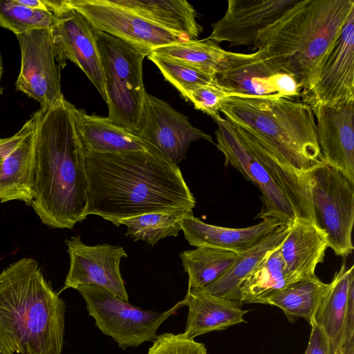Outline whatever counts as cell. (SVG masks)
I'll return each instance as SVG.
<instances>
[{
    "label": "cell",
    "instance_id": "1",
    "mask_svg": "<svg viewBox=\"0 0 354 354\" xmlns=\"http://www.w3.org/2000/svg\"><path fill=\"white\" fill-rule=\"evenodd\" d=\"M88 178L86 214L117 225L139 215L193 209L196 200L181 171L155 151H85Z\"/></svg>",
    "mask_w": 354,
    "mask_h": 354
},
{
    "label": "cell",
    "instance_id": "2",
    "mask_svg": "<svg viewBox=\"0 0 354 354\" xmlns=\"http://www.w3.org/2000/svg\"><path fill=\"white\" fill-rule=\"evenodd\" d=\"M73 106L62 95L31 116L35 124L31 206L51 228L72 229L87 217L85 149L75 127Z\"/></svg>",
    "mask_w": 354,
    "mask_h": 354
},
{
    "label": "cell",
    "instance_id": "3",
    "mask_svg": "<svg viewBox=\"0 0 354 354\" xmlns=\"http://www.w3.org/2000/svg\"><path fill=\"white\" fill-rule=\"evenodd\" d=\"M65 313L36 260L12 263L0 272V354H62Z\"/></svg>",
    "mask_w": 354,
    "mask_h": 354
},
{
    "label": "cell",
    "instance_id": "4",
    "mask_svg": "<svg viewBox=\"0 0 354 354\" xmlns=\"http://www.w3.org/2000/svg\"><path fill=\"white\" fill-rule=\"evenodd\" d=\"M353 10V0H303L259 35L255 49L264 50L277 68L292 75L306 95Z\"/></svg>",
    "mask_w": 354,
    "mask_h": 354
},
{
    "label": "cell",
    "instance_id": "5",
    "mask_svg": "<svg viewBox=\"0 0 354 354\" xmlns=\"http://www.w3.org/2000/svg\"><path fill=\"white\" fill-rule=\"evenodd\" d=\"M220 112L298 172L324 162L315 116L304 102L277 95H230Z\"/></svg>",
    "mask_w": 354,
    "mask_h": 354
},
{
    "label": "cell",
    "instance_id": "6",
    "mask_svg": "<svg viewBox=\"0 0 354 354\" xmlns=\"http://www.w3.org/2000/svg\"><path fill=\"white\" fill-rule=\"evenodd\" d=\"M95 35L104 75L107 118L133 133L147 95L142 80L146 56L111 35L95 29Z\"/></svg>",
    "mask_w": 354,
    "mask_h": 354
},
{
    "label": "cell",
    "instance_id": "7",
    "mask_svg": "<svg viewBox=\"0 0 354 354\" xmlns=\"http://www.w3.org/2000/svg\"><path fill=\"white\" fill-rule=\"evenodd\" d=\"M314 223L326 235L328 248L343 257L352 253L354 185L326 162L305 172Z\"/></svg>",
    "mask_w": 354,
    "mask_h": 354
},
{
    "label": "cell",
    "instance_id": "8",
    "mask_svg": "<svg viewBox=\"0 0 354 354\" xmlns=\"http://www.w3.org/2000/svg\"><path fill=\"white\" fill-rule=\"evenodd\" d=\"M77 290L95 326L123 350L145 342H153L160 326L183 306L182 300L167 311L158 313L134 306L95 285H82Z\"/></svg>",
    "mask_w": 354,
    "mask_h": 354
},
{
    "label": "cell",
    "instance_id": "9",
    "mask_svg": "<svg viewBox=\"0 0 354 354\" xmlns=\"http://www.w3.org/2000/svg\"><path fill=\"white\" fill-rule=\"evenodd\" d=\"M55 17L50 28L55 59L64 68L69 60L79 67L106 101L104 80L95 28L67 0H43Z\"/></svg>",
    "mask_w": 354,
    "mask_h": 354
},
{
    "label": "cell",
    "instance_id": "10",
    "mask_svg": "<svg viewBox=\"0 0 354 354\" xmlns=\"http://www.w3.org/2000/svg\"><path fill=\"white\" fill-rule=\"evenodd\" d=\"M216 123V147L231 166L252 182L261 192L262 208L257 217L273 218L290 224L297 215L295 209L267 168L246 148L234 127L220 114L211 117Z\"/></svg>",
    "mask_w": 354,
    "mask_h": 354
},
{
    "label": "cell",
    "instance_id": "11",
    "mask_svg": "<svg viewBox=\"0 0 354 354\" xmlns=\"http://www.w3.org/2000/svg\"><path fill=\"white\" fill-rule=\"evenodd\" d=\"M97 30L115 37L145 56L155 49L189 40L169 31L109 0H67Z\"/></svg>",
    "mask_w": 354,
    "mask_h": 354
},
{
    "label": "cell",
    "instance_id": "12",
    "mask_svg": "<svg viewBox=\"0 0 354 354\" xmlns=\"http://www.w3.org/2000/svg\"><path fill=\"white\" fill-rule=\"evenodd\" d=\"M133 133L176 165L186 158L191 142L204 139L213 143L212 136L194 127L186 115L148 93Z\"/></svg>",
    "mask_w": 354,
    "mask_h": 354
},
{
    "label": "cell",
    "instance_id": "13",
    "mask_svg": "<svg viewBox=\"0 0 354 354\" xmlns=\"http://www.w3.org/2000/svg\"><path fill=\"white\" fill-rule=\"evenodd\" d=\"M16 37L21 51L17 90L37 101L40 107L53 106L63 95L50 30H34Z\"/></svg>",
    "mask_w": 354,
    "mask_h": 354
},
{
    "label": "cell",
    "instance_id": "14",
    "mask_svg": "<svg viewBox=\"0 0 354 354\" xmlns=\"http://www.w3.org/2000/svg\"><path fill=\"white\" fill-rule=\"evenodd\" d=\"M70 266L61 292L82 285L103 288L128 302L129 297L120 272V261L127 254L121 245L84 244L80 236L66 239Z\"/></svg>",
    "mask_w": 354,
    "mask_h": 354
},
{
    "label": "cell",
    "instance_id": "15",
    "mask_svg": "<svg viewBox=\"0 0 354 354\" xmlns=\"http://www.w3.org/2000/svg\"><path fill=\"white\" fill-rule=\"evenodd\" d=\"M303 0H229L223 17L212 24L208 39L254 49L259 35Z\"/></svg>",
    "mask_w": 354,
    "mask_h": 354
},
{
    "label": "cell",
    "instance_id": "16",
    "mask_svg": "<svg viewBox=\"0 0 354 354\" xmlns=\"http://www.w3.org/2000/svg\"><path fill=\"white\" fill-rule=\"evenodd\" d=\"M354 100V10L325 55L304 102L333 106Z\"/></svg>",
    "mask_w": 354,
    "mask_h": 354
},
{
    "label": "cell",
    "instance_id": "17",
    "mask_svg": "<svg viewBox=\"0 0 354 354\" xmlns=\"http://www.w3.org/2000/svg\"><path fill=\"white\" fill-rule=\"evenodd\" d=\"M354 266L344 261L330 282V288L314 322L328 342L330 354H354Z\"/></svg>",
    "mask_w": 354,
    "mask_h": 354
},
{
    "label": "cell",
    "instance_id": "18",
    "mask_svg": "<svg viewBox=\"0 0 354 354\" xmlns=\"http://www.w3.org/2000/svg\"><path fill=\"white\" fill-rule=\"evenodd\" d=\"M309 105L324 162L339 171L354 185V100L333 106Z\"/></svg>",
    "mask_w": 354,
    "mask_h": 354
},
{
    "label": "cell",
    "instance_id": "19",
    "mask_svg": "<svg viewBox=\"0 0 354 354\" xmlns=\"http://www.w3.org/2000/svg\"><path fill=\"white\" fill-rule=\"evenodd\" d=\"M279 72L283 71L261 48L252 53L227 51L214 75V82L229 96H278L274 81Z\"/></svg>",
    "mask_w": 354,
    "mask_h": 354
},
{
    "label": "cell",
    "instance_id": "20",
    "mask_svg": "<svg viewBox=\"0 0 354 354\" xmlns=\"http://www.w3.org/2000/svg\"><path fill=\"white\" fill-rule=\"evenodd\" d=\"M35 124L30 117L3 146L0 165V201L31 205L35 182Z\"/></svg>",
    "mask_w": 354,
    "mask_h": 354
},
{
    "label": "cell",
    "instance_id": "21",
    "mask_svg": "<svg viewBox=\"0 0 354 354\" xmlns=\"http://www.w3.org/2000/svg\"><path fill=\"white\" fill-rule=\"evenodd\" d=\"M283 224L286 223L277 219L266 218L244 228L219 227L202 221L193 215L192 211L182 218L180 227L192 246L216 248L239 254L255 245Z\"/></svg>",
    "mask_w": 354,
    "mask_h": 354
},
{
    "label": "cell",
    "instance_id": "22",
    "mask_svg": "<svg viewBox=\"0 0 354 354\" xmlns=\"http://www.w3.org/2000/svg\"><path fill=\"white\" fill-rule=\"evenodd\" d=\"M183 302L188 308L183 334L189 339L246 322L243 316L248 310L242 304L214 296L204 288L188 287Z\"/></svg>",
    "mask_w": 354,
    "mask_h": 354
},
{
    "label": "cell",
    "instance_id": "23",
    "mask_svg": "<svg viewBox=\"0 0 354 354\" xmlns=\"http://www.w3.org/2000/svg\"><path fill=\"white\" fill-rule=\"evenodd\" d=\"M328 248L326 235L308 219H295L280 246L284 263L295 280L315 275Z\"/></svg>",
    "mask_w": 354,
    "mask_h": 354
},
{
    "label": "cell",
    "instance_id": "24",
    "mask_svg": "<svg viewBox=\"0 0 354 354\" xmlns=\"http://www.w3.org/2000/svg\"><path fill=\"white\" fill-rule=\"evenodd\" d=\"M73 113L77 133L86 151L102 153L157 151L134 133L112 123L107 117L88 115L75 106Z\"/></svg>",
    "mask_w": 354,
    "mask_h": 354
},
{
    "label": "cell",
    "instance_id": "25",
    "mask_svg": "<svg viewBox=\"0 0 354 354\" xmlns=\"http://www.w3.org/2000/svg\"><path fill=\"white\" fill-rule=\"evenodd\" d=\"M232 125L246 148L274 177L291 203L297 217L310 220L314 223L310 194L305 172H298L282 162L248 133L238 127Z\"/></svg>",
    "mask_w": 354,
    "mask_h": 354
},
{
    "label": "cell",
    "instance_id": "26",
    "mask_svg": "<svg viewBox=\"0 0 354 354\" xmlns=\"http://www.w3.org/2000/svg\"><path fill=\"white\" fill-rule=\"evenodd\" d=\"M140 17L188 39H196L203 31L196 12L185 0H109Z\"/></svg>",
    "mask_w": 354,
    "mask_h": 354
},
{
    "label": "cell",
    "instance_id": "27",
    "mask_svg": "<svg viewBox=\"0 0 354 354\" xmlns=\"http://www.w3.org/2000/svg\"><path fill=\"white\" fill-rule=\"evenodd\" d=\"M290 224L281 225L255 245L236 254L227 271L204 288L214 296L242 304L239 292L241 283L267 256L281 245L288 233Z\"/></svg>",
    "mask_w": 354,
    "mask_h": 354
},
{
    "label": "cell",
    "instance_id": "28",
    "mask_svg": "<svg viewBox=\"0 0 354 354\" xmlns=\"http://www.w3.org/2000/svg\"><path fill=\"white\" fill-rule=\"evenodd\" d=\"M330 288V283L314 275L290 283L270 297L266 304L281 308L290 323L303 318L310 325Z\"/></svg>",
    "mask_w": 354,
    "mask_h": 354
},
{
    "label": "cell",
    "instance_id": "29",
    "mask_svg": "<svg viewBox=\"0 0 354 354\" xmlns=\"http://www.w3.org/2000/svg\"><path fill=\"white\" fill-rule=\"evenodd\" d=\"M280 246L241 283L239 292L242 304H266L270 297L296 281L284 263Z\"/></svg>",
    "mask_w": 354,
    "mask_h": 354
},
{
    "label": "cell",
    "instance_id": "30",
    "mask_svg": "<svg viewBox=\"0 0 354 354\" xmlns=\"http://www.w3.org/2000/svg\"><path fill=\"white\" fill-rule=\"evenodd\" d=\"M236 253L216 248L201 246L180 254L188 274V287L204 288L223 275L234 262Z\"/></svg>",
    "mask_w": 354,
    "mask_h": 354
},
{
    "label": "cell",
    "instance_id": "31",
    "mask_svg": "<svg viewBox=\"0 0 354 354\" xmlns=\"http://www.w3.org/2000/svg\"><path fill=\"white\" fill-rule=\"evenodd\" d=\"M152 53L181 62L214 76L227 51L216 41L206 38L180 41L158 48Z\"/></svg>",
    "mask_w": 354,
    "mask_h": 354
},
{
    "label": "cell",
    "instance_id": "32",
    "mask_svg": "<svg viewBox=\"0 0 354 354\" xmlns=\"http://www.w3.org/2000/svg\"><path fill=\"white\" fill-rule=\"evenodd\" d=\"M190 212L192 209L145 214L121 220L116 226L126 225L127 236L136 241L141 240L153 246L162 239L177 236L181 230L182 218Z\"/></svg>",
    "mask_w": 354,
    "mask_h": 354
},
{
    "label": "cell",
    "instance_id": "33",
    "mask_svg": "<svg viewBox=\"0 0 354 354\" xmlns=\"http://www.w3.org/2000/svg\"><path fill=\"white\" fill-rule=\"evenodd\" d=\"M55 20L48 10L32 9L17 0H0V26L17 35L50 29Z\"/></svg>",
    "mask_w": 354,
    "mask_h": 354
},
{
    "label": "cell",
    "instance_id": "34",
    "mask_svg": "<svg viewBox=\"0 0 354 354\" xmlns=\"http://www.w3.org/2000/svg\"><path fill=\"white\" fill-rule=\"evenodd\" d=\"M147 57L185 100L188 93L194 88L214 81L213 75L181 62L153 53Z\"/></svg>",
    "mask_w": 354,
    "mask_h": 354
},
{
    "label": "cell",
    "instance_id": "35",
    "mask_svg": "<svg viewBox=\"0 0 354 354\" xmlns=\"http://www.w3.org/2000/svg\"><path fill=\"white\" fill-rule=\"evenodd\" d=\"M147 354H208L205 346L183 333L158 335Z\"/></svg>",
    "mask_w": 354,
    "mask_h": 354
},
{
    "label": "cell",
    "instance_id": "36",
    "mask_svg": "<svg viewBox=\"0 0 354 354\" xmlns=\"http://www.w3.org/2000/svg\"><path fill=\"white\" fill-rule=\"evenodd\" d=\"M227 97L229 95L213 81L189 92L186 100L190 101L196 109L212 117L220 114L222 104Z\"/></svg>",
    "mask_w": 354,
    "mask_h": 354
},
{
    "label": "cell",
    "instance_id": "37",
    "mask_svg": "<svg viewBox=\"0 0 354 354\" xmlns=\"http://www.w3.org/2000/svg\"><path fill=\"white\" fill-rule=\"evenodd\" d=\"M274 84L278 96L295 99L303 95L297 80L287 73H278L274 77Z\"/></svg>",
    "mask_w": 354,
    "mask_h": 354
},
{
    "label": "cell",
    "instance_id": "38",
    "mask_svg": "<svg viewBox=\"0 0 354 354\" xmlns=\"http://www.w3.org/2000/svg\"><path fill=\"white\" fill-rule=\"evenodd\" d=\"M308 344L304 354H330L328 342L322 330L313 322Z\"/></svg>",
    "mask_w": 354,
    "mask_h": 354
},
{
    "label": "cell",
    "instance_id": "39",
    "mask_svg": "<svg viewBox=\"0 0 354 354\" xmlns=\"http://www.w3.org/2000/svg\"><path fill=\"white\" fill-rule=\"evenodd\" d=\"M17 2L24 6L32 9L47 10L43 0H17Z\"/></svg>",
    "mask_w": 354,
    "mask_h": 354
},
{
    "label": "cell",
    "instance_id": "40",
    "mask_svg": "<svg viewBox=\"0 0 354 354\" xmlns=\"http://www.w3.org/2000/svg\"><path fill=\"white\" fill-rule=\"evenodd\" d=\"M2 74H3V62H2V57H1V53H0V94H1L2 92H3L2 91H3V88H2L1 84Z\"/></svg>",
    "mask_w": 354,
    "mask_h": 354
},
{
    "label": "cell",
    "instance_id": "41",
    "mask_svg": "<svg viewBox=\"0 0 354 354\" xmlns=\"http://www.w3.org/2000/svg\"><path fill=\"white\" fill-rule=\"evenodd\" d=\"M8 140V138H7ZM7 141V140H6ZM4 142L3 145H0V165L1 163V161H2V158H3V145L4 144L6 143Z\"/></svg>",
    "mask_w": 354,
    "mask_h": 354
},
{
    "label": "cell",
    "instance_id": "42",
    "mask_svg": "<svg viewBox=\"0 0 354 354\" xmlns=\"http://www.w3.org/2000/svg\"><path fill=\"white\" fill-rule=\"evenodd\" d=\"M7 140V138H0V145H3L4 142H6Z\"/></svg>",
    "mask_w": 354,
    "mask_h": 354
}]
</instances>
